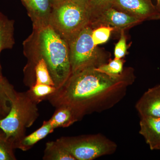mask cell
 I'll return each mask as SVG.
<instances>
[{
    "mask_svg": "<svg viewBox=\"0 0 160 160\" xmlns=\"http://www.w3.org/2000/svg\"><path fill=\"white\" fill-rule=\"evenodd\" d=\"M79 121L78 118L70 108L60 106L56 108L54 114L48 122L55 129L60 127H69Z\"/></svg>",
    "mask_w": 160,
    "mask_h": 160,
    "instance_id": "cell-14",
    "label": "cell"
},
{
    "mask_svg": "<svg viewBox=\"0 0 160 160\" xmlns=\"http://www.w3.org/2000/svg\"><path fill=\"white\" fill-rule=\"evenodd\" d=\"M141 117L160 118V84L145 92L135 105Z\"/></svg>",
    "mask_w": 160,
    "mask_h": 160,
    "instance_id": "cell-9",
    "label": "cell"
},
{
    "mask_svg": "<svg viewBox=\"0 0 160 160\" xmlns=\"http://www.w3.org/2000/svg\"><path fill=\"white\" fill-rule=\"evenodd\" d=\"M139 134L145 139L151 150L160 148V118L152 117H141Z\"/></svg>",
    "mask_w": 160,
    "mask_h": 160,
    "instance_id": "cell-10",
    "label": "cell"
},
{
    "mask_svg": "<svg viewBox=\"0 0 160 160\" xmlns=\"http://www.w3.org/2000/svg\"><path fill=\"white\" fill-rule=\"evenodd\" d=\"M114 0H88V8L91 13V23L106 10L112 7Z\"/></svg>",
    "mask_w": 160,
    "mask_h": 160,
    "instance_id": "cell-20",
    "label": "cell"
},
{
    "mask_svg": "<svg viewBox=\"0 0 160 160\" xmlns=\"http://www.w3.org/2000/svg\"><path fill=\"white\" fill-rule=\"evenodd\" d=\"M16 92L12 85L2 74H0V110L4 117L10 110L12 100Z\"/></svg>",
    "mask_w": 160,
    "mask_h": 160,
    "instance_id": "cell-16",
    "label": "cell"
},
{
    "mask_svg": "<svg viewBox=\"0 0 160 160\" xmlns=\"http://www.w3.org/2000/svg\"><path fill=\"white\" fill-rule=\"evenodd\" d=\"M0 119H1V118H0ZM0 130H1V129H0Z\"/></svg>",
    "mask_w": 160,
    "mask_h": 160,
    "instance_id": "cell-29",
    "label": "cell"
},
{
    "mask_svg": "<svg viewBox=\"0 0 160 160\" xmlns=\"http://www.w3.org/2000/svg\"><path fill=\"white\" fill-rule=\"evenodd\" d=\"M91 18L88 7L64 0L52 7L49 24L68 42L90 25Z\"/></svg>",
    "mask_w": 160,
    "mask_h": 160,
    "instance_id": "cell-4",
    "label": "cell"
},
{
    "mask_svg": "<svg viewBox=\"0 0 160 160\" xmlns=\"http://www.w3.org/2000/svg\"><path fill=\"white\" fill-rule=\"evenodd\" d=\"M54 86L43 84H34L27 91L30 97L38 104L47 98L56 91Z\"/></svg>",
    "mask_w": 160,
    "mask_h": 160,
    "instance_id": "cell-17",
    "label": "cell"
},
{
    "mask_svg": "<svg viewBox=\"0 0 160 160\" xmlns=\"http://www.w3.org/2000/svg\"><path fill=\"white\" fill-rule=\"evenodd\" d=\"M54 130L48 121H44L39 129L27 136H25L16 142L14 143V148H17L23 151H27L31 149L35 144L53 132Z\"/></svg>",
    "mask_w": 160,
    "mask_h": 160,
    "instance_id": "cell-12",
    "label": "cell"
},
{
    "mask_svg": "<svg viewBox=\"0 0 160 160\" xmlns=\"http://www.w3.org/2000/svg\"><path fill=\"white\" fill-rule=\"evenodd\" d=\"M1 116L4 117V116H3L2 113V112L0 110V118H1Z\"/></svg>",
    "mask_w": 160,
    "mask_h": 160,
    "instance_id": "cell-28",
    "label": "cell"
},
{
    "mask_svg": "<svg viewBox=\"0 0 160 160\" xmlns=\"http://www.w3.org/2000/svg\"><path fill=\"white\" fill-rule=\"evenodd\" d=\"M113 31V28L109 26H101L92 29V38L95 45L98 46L106 43Z\"/></svg>",
    "mask_w": 160,
    "mask_h": 160,
    "instance_id": "cell-22",
    "label": "cell"
},
{
    "mask_svg": "<svg viewBox=\"0 0 160 160\" xmlns=\"http://www.w3.org/2000/svg\"><path fill=\"white\" fill-rule=\"evenodd\" d=\"M120 32L119 40L115 46L114 58L122 59L127 54V46L125 31H122Z\"/></svg>",
    "mask_w": 160,
    "mask_h": 160,
    "instance_id": "cell-23",
    "label": "cell"
},
{
    "mask_svg": "<svg viewBox=\"0 0 160 160\" xmlns=\"http://www.w3.org/2000/svg\"><path fill=\"white\" fill-rule=\"evenodd\" d=\"M14 21L0 12V53L4 49H10L15 44ZM2 67L0 64V74Z\"/></svg>",
    "mask_w": 160,
    "mask_h": 160,
    "instance_id": "cell-13",
    "label": "cell"
},
{
    "mask_svg": "<svg viewBox=\"0 0 160 160\" xmlns=\"http://www.w3.org/2000/svg\"><path fill=\"white\" fill-rule=\"evenodd\" d=\"M33 29L30 38L36 52L30 63L35 66L38 60L44 59L55 87L58 89L72 73L69 44L50 24Z\"/></svg>",
    "mask_w": 160,
    "mask_h": 160,
    "instance_id": "cell-2",
    "label": "cell"
},
{
    "mask_svg": "<svg viewBox=\"0 0 160 160\" xmlns=\"http://www.w3.org/2000/svg\"><path fill=\"white\" fill-rule=\"evenodd\" d=\"M124 60L122 59H116L111 60L109 62L105 63L96 69L100 72H102L109 76L118 77L124 71Z\"/></svg>",
    "mask_w": 160,
    "mask_h": 160,
    "instance_id": "cell-19",
    "label": "cell"
},
{
    "mask_svg": "<svg viewBox=\"0 0 160 160\" xmlns=\"http://www.w3.org/2000/svg\"><path fill=\"white\" fill-rule=\"evenodd\" d=\"M36 81L35 84H43L55 86L54 83L44 59L38 60L34 66Z\"/></svg>",
    "mask_w": 160,
    "mask_h": 160,
    "instance_id": "cell-18",
    "label": "cell"
},
{
    "mask_svg": "<svg viewBox=\"0 0 160 160\" xmlns=\"http://www.w3.org/2000/svg\"><path fill=\"white\" fill-rule=\"evenodd\" d=\"M13 142L7 140L4 132L0 130V160H15Z\"/></svg>",
    "mask_w": 160,
    "mask_h": 160,
    "instance_id": "cell-21",
    "label": "cell"
},
{
    "mask_svg": "<svg viewBox=\"0 0 160 160\" xmlns=\"http://www.w3.org/2000/svg\"><path fill=\"white\" fill-rule=\"evenodd\" d=\"M112 7L142 20L160 19V15L152 0H114Z\"/></svg>",
    "mask_w": 160,
    "mask_h": 160,
    "instance_id": "cell-8",
    "label": "cell"
},
{
    "mask_svg": "<svg viewBox=\"0 0 160 160\" xmlns=\"http://www.w3.org/2000/svg\"><path fill=\"white\" fill-rule=\"evenodd\" d=\"M92 30L86 26L68 42L72 73L106 63V57L93 42Z\"/></svg>",
    "mask_w": 160,
    "mask_h": 160,
    "instance_id": "cell-5",
    "label": "cell"
},
{
    "mask_svg": "<svg viewBox=\"0 0 160 160\" xmlns=\"http://www.w3.org/2000/svg\"><path fill=\"white\" fill-rule=\"evenodd\" d=\"M142 20L112 7L101 13L90 26L92 29L101 26H109L114 31H125L142 22Z\"/></svg>",
    "mask_w": 160,
    "mask_h": 160,
    "instance_id": "cell-7",
    "label": "cell"
},
{
    "mask_svg": "<svg viewBox=\"0 0 160 160\" xmlns=\"http://www.w3.org/2000/svg\"><path fill=\"white\" fill-rule=\"evenodd\" d=\"M22 1L24 3V4H25V5H26V2H27V0H22Z\"/></svg>",
    "mask_w": 160,
    "mask_h": 160,
    "instance_id": "cell-27",
    "label": "cell"
},
{
    "mask_svg": "<svg viewBox=\"0 0 160 160\" xmlns=\"http://www.w3.org/2000/svg\"><path fill=\"white\" fill-rule=\"evenodd\" d=\"M156 6L160 15V0H157V4Z\"/></svg>",
    "mask_w": 160,
    "mask_h": 160,
    "instance_id": "cell-26",
    "label": "cell"
},
{
    "mask_svg": "<svg viewBox=\"0 0 160 160\" xmlns=\"http://www.w3.org/2000/svg\"><path fill=\"white\" fill-rule=\"evenodd\" d=\"M38 104L28 92H16L9 112L0 119V129L14 145L26 136V128L32 126L39 116Z\"/></svg>",
    "mask_w": 160,
    "mask_h": 160,
    "instance_id": "cell-3",
    "label": "cell"
},
{
    "mask_svg": "<svg viewBox=\"0 0 160 160\" xmlns=\"http://www.w3.org/2000/svg\"><path fill=\"white\" fill-rule=\"evenodd\" d=\"M159 150H160V149H159Z\"/></svg>",
    "mask_w": 160,
    "mask_h": 160,
    "instance_id": "cell-30",
    "label": "cell"
},
{
    "mask_svg": "<svg viewBox=\"0 0 160 160\" xmlns=\"http://www.w3.org/2000/svg\"><path fill=\"white\" fill-rule=\"evenodd\" d=\"M76 160H92L114 153L116 143L101 133L58 139Z\"/></svg>",
    "mask_w": 160,
    "mask_h": 160,
    "instance_id": "cell-6",
    "label": "cell"
},
{
    "mask_svg": "<svg viewBox=\"0 0 160 160\" xmlns=\"http://www.w3.org/2000/svg\"><path fill=\"white\" fill-rule=\"evenodd\" d=\"M70 1L74 2L76 3V4H78L80 6L88 7V0H70Z\"/></svg>",
    "mask_w": 160,
    "mask_h": 160,
    "instance_id": "cell-24",
    "label": "cell"
},
{
    "mask_svg": "<svg viewBox=\"0 0 160 160\" xmlns=\"http://www.w3.org/2000/svg\"><path fill=\"white\" fill-rule=\"evenodd\" d=\"M43 159L76 160L58 139L46 143Z\"/></svg>",
    "mask_w": 160,
    "mask_h": 160,
    "instance_id": "cell-15",
    "label": "cell"
},
{
    "mask_svg": "<svg viewBox=\"0 0 160 160\" xmlns=\"http://www.w3.org/2000/svg\"><path fill=\"white\" fill-rule=\"evenodd\" d=\"M49 1H50L51 6L52 7L53 6H56V5H57L58 4L61 2H63L64 0H49Z\"/></svg>",
    "mask_w": 160,
    "mask_h": 160,
    "instance_id": "cell-25",
    "label": "cell"
},
{
    "mask_svg": "<svg viewBox=\"0 0 160 160\" xmlns=\"http://www.w3.org/2000/svg\"><path fill=\"white\" fill-rule=\"evenodd\" d=\"M89 67L72 73L66 82L46 99L56 108L66 106L79 120L86 115L101 112L115 106L125 97L135 80L132 68H126L115 77Z\"/></svg>",
    "mask_w": 160,
    "mask_h": 160,
    "instance_id": "cell-1",
    "label": "cell"
},
{
    "mask_svg": "<svg viewBox=\"0 0 160 160\" xmlns=\"http://www.w3.org/2000/svg\"><path fill=\"white\" fill-rule=\"evenodd\" d=\"M25 6L32 20L33 27L49 24L52 10L49 0H27Z\"/></svg>",
    "mask_w": 160,
    "mask_h": 160,
    "instance_id": "cell-11",
    "label": "cell"
}]
</instances>
